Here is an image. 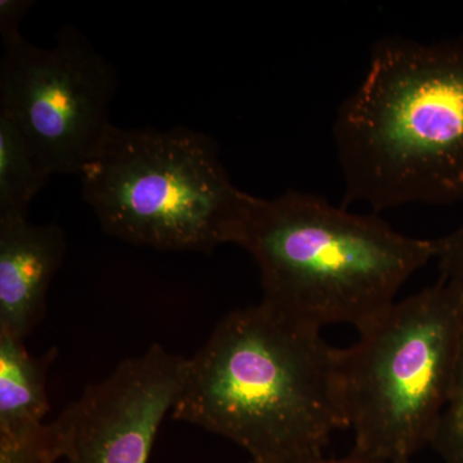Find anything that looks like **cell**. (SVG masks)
<instances>
[{"instance_id":"cell-10","label":"cell","mask_w":463,"mask_h":463,"mask_svg":"<svg viewBox=\"0 0 463 463\" xmlns=\"http://www.w3.org/2000/svg\"><path fill=\"white\" fill-rule=\"evenodd\" d=\"M51 176L17 125L0 112V223L27 219Z\"/></svg>"},{"instance_id":"cell-5","label":"cell","mask_w":463,"mask_h":463,"mask_svg":"<svg viewBox=\"0 0 463 463\" xmlns=\"http://www.w3.org/2000/svg\"><path fill=\"white\" fill-rule=\"evenodd\" d=\"M339 349L353 453L411 462L430 446L463 344V285L446 279L394 301Z\"/></svg>"},{"instance_id":"cell-13","label":"cell","mask_w":463,"mask_h":463,"mask_svg":"<svg viewBox=\"0 0 463 463\" xmlns=\"http://www.w3.org/2000/svg\"><path fill=\"white\" fill-rule=\"evenodd\" d=\"M441 279L463 285V223L447 236L435 240Z\"/></svg>"},{"instance_id":"cell-2","label":"cell","mask_w":463,"mask_h":463,"mask_svg":"<svg viewBox=\"0 0 463 463\" xmlns=\"http://www.w3.org/2000/svg\"><path fill=\"white\" fill-rule=\"evenodd\" d=\"M334 138L344 207L463 203V42L381 39Z\"/></svg>"},{"instance_id":"cell-11","label":"cell","mask_w":463,"mask_h":463,"mask_svg":"<svg viewBox=\"0 0 463 463\" xmlns=\"http://www.w3.org/2000/svg\"><path fill=\"white\" fill-rule=\"evenodd\" d=\"M430 447L446 463H463V344L452 392L439 417Z\"/></svg>"},{"instance_id":"cell-1","label":"cell","mask_w":463,"mask_h":463,"mask_svg":"<svg viewBox=\"0 0 463 463\" xmlns=\"http://www.w3.org/2000/svg\"><path fill=\"white\" fill-rule=\"evenodd\" d=\"M170 416L228 439L251 463L323 456L347 429L339 349L263 301L234 310L187 358Z\"/></svg>"},{"instance_id":"cell-14","label":"cell","mask_w":463,"mask_h":463,"mask_svg":"<svg viewBox=\"0 0 463 463\" xmlns=\"http://www.w3.org/2000/svg\"><path fill=\"white\" fill-rule=\"evenodd\" d=\"M33 2L29 0H0V33L3 45L24 38L20 33L21 21L26 16Z\"/></svg>"},{"instance_id":"cell-4","label":"cell","mask_w":463,"mask_h":463,"mask_svg":"<svg viewBox=\"0 0 463 463\" xmlns=\"http://www.w3.org/2000/svg\"><path fill=\"white\" fill-rule=\"evenodd\" d=\"M79 175L85 203L111 236L172 251L236 245L249 194L231 181L205 133L111 124Z\"/></svg>"},{"instance_id":"cell-6","label":"cell","mask_w":463,"mask_h":463,"mask_svg":"<svg viewBox=\"0 0 463 463\" xmlns=\"http://www.w3.org/2000/svg\"><path fill=\"white\" fill-rule=\"evenodd\" d=\"M118 90L114 66L66 27L50 48L25 38L5 45L0 112L53 174H80L105 136Z\"/></svg>"},{"instance_id":"cell-9","label":"cell","mask_w":463,"mask_h":463,"mask_svg":"<svg viewBox=\"0 0 463 463\" xmlns=\"http://www.w3.org/2000/svg\"><path fill=\"white\" fill-rule=\"evenodd\" d=\"M25 343L0 332V431L43 425L51 410L47 371L57 350L33 356Z\"/></svg>"},{"instance_id":"cell-3","label":"cell","mask_w":463,"mask_h":463,"mask_svg":"<svg viewBox=\"0 0 463 463\" xmlns=\"http://www.w3.org/2000/svg\"><path fill=\"white\" fill-rule=\"evenodd\" d=\"M236 245L258 265L261 301L319 330H361L437 257L435 240L405 236L376 213L354 214L303 191L249 194Z\"/></svg>"},{"instance_id":"cell-12","label":"cell","mask_w":463,"mask_h":463,"mask_svg":"<svg viewBox=\"0 0 463 463\" xmlns=\"http://www.w3.org/2000/svg\"><path fill=\"white\" fill-rule=\"evenodd\" d=\"M50 423L0 431V463H58Z\"/></svg>"},{"instance_id":"cell-8","label":"cell","mask_w":463,"mask_h":463,"mask_svg":"<svg viewBox=\"0 0 463 463\" xmlns=\"http://www.w3.org/2000/svg\"><path fill=\"white\" fill-rule=\"evenodd\" d=\"M67 251L58 225L0 223V332L25 340L44 318L48 291Z\"/></svg>"},{"instance_id":"cell-7","label":"cell","mask_w":463,"mask_h":463,"mask_svg":"<svg viewBox=\"0 0 463 463\" xmlns=\"http://www.w3.org/2000/svg\"><path fill=\"white\" fill-rule=\"evenodd\" d=\"M184 356L154 344L85 388L50 423L63 463H148L161 423L172 414Z\"/></svg>"},{"instance_id":"cell-15","label":"cell","mask_w":463,"mask_h":463,"mask_svg":"<svg viewBox=\"0 0 463 463\" xmlns=\"http://www.w3.org/2000/svg\"><path fill=\"white\" fill-rule=\"evenodd\" d=\"M294 463H411V462H392L381 461V459L367 458V457L358 456L350 452L345 457H313V458L303 459V461Z\"/></svg>"}]
</instances>
